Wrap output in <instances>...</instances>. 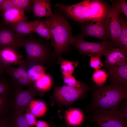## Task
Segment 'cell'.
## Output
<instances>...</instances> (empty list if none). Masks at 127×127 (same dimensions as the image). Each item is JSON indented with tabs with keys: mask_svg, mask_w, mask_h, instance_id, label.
Returning <instances> with one entry per match:
<instances>
[{
	"mask_svg": "<svg viewBox=\"0 0 127 127\" xmlns=\"http://www.w3.org/2000/svg\"><path fill=\"white\" fill-rule=\"evenodd\" d=\"M51 1L50 0H32L33 17L54 18L55 16L51 8Z\"/></svg>",
	"mask_w": 127,
	"mask_h": 127,
	"instance_id": "15",
	"label": "cell"
},
{
	"mask_svg": "<svg viewBox=\"0 0 127 127\" xmlns=\"http://www.w3.org/2000/svg\"><path fill=\"white\" fill-rule=\"evenodd\" d=\"M17 67L11 66L5 67L6 75L11 78L12 86L14 88L23 89L24 87L28 88L33 87L30 81L26 70L27 67L23 63Z\"/></svg>",
	"mask_w": 127,
	"mask_h": 127,
	"instance_id": "11",
	"label": "cell"
},
{
	"mask_svg": "<svg viewBox=\"0 0 127 127\" xmlns=\"http://www.w3.org/2000/svg\"><path fill=\"white\" fill-rule=\"evenodd\" d=\"M88 112V120L99 127H127L123 116L117 111L97 108Z\"/></svg>",
	"mask_w": 127,
	"mask_h": 127,
	"instance_id": "4",
	"label": "cell"
},
{
	"mask_svg": "<svg viewBox=\"0 0 127 127\" xmlns=\"http://www.w3.org/2000/svg\"><path fill=\"white\" fill-rule=\"evenodd\" d=\"M12 97L9 95H0V124L12 113Z\"/></svg>",
	"mask_w": 127,
	"mask_h": 127,
	"instance_id": "20",
	"label": "cell"
},
{
	"mask_svg": "<svg viewBox=\"0 0 127 127\" xmlns=\"http://www.w3.org/2000/svg\"><path fill=\"white\" fill-rule=\"evenodd\" d=\"M89 4L92 21L101 16L107 9L109 5L105 2L98 0H89Z\"/></svg>",
	"mask_w": 127,
	"mask_h": 127,
	"instance_id": "19",
	"label": "cell"
},
{
	"mask_svg": "<svg viewBox=\"0 0 127 127\" xmlns=\"http://www.w3.org/2000/svg\"><path fill=\"white\" fill-rule=\"evenodd\" d=\"M19 50L7 47L0 49V60L5 67L12 65H20L23 62Z\"/></svg>",
	"mask_w": 127,
	"mask_h": 127,
	"instance_id": "14",
	"label": "cell"
},
{
	"mask_svg": "<svg viewBox=\"0 0 127 127\" xmlns=\"http://www.w3.org/2000/svg\"><path fill=\"white\" fill-rule=\"evenodd\" d=\"M90 87L85 83L79 87H75L64 85L56 87L55 96L60 102L65 104L72 103L76 100L85 98Z\"/></svg>",
	"mask_w": 127,
	"mask_h": 127,
	"instance_id": "8",
	"label": "cell"
},
{
	"mask_svg": "<svg viewBox=\"0 0 127 127\" xmlns=\"http://www.w3.org/2000/svg\"><path fill=\"white\" fill-rule=\"evenodd\" d=\"M120 10L121 13H123L127 18V3L125 0H117Z\"/></svg>",
	"mask_w": 127,
	"mask_h": 127,
	"instance_id": "37",
	"label": "cell"
},
{
	"mask_svg": "<svg viewBox=\"0 0 127 127\" xmlns=\"http://www.w3.org/2000/svg\"><path fill=\"white\" fill-rule=\"evenodd\" d=\"M39 94L33 87L26 89L14 88L11 94L12 113L21 109L28 110L31 101Z\"/></svg>",
	"mask_w": 127,
	"mask_h": 127,
	"instance_id": "9",
	"label": "cell"
},
{
	"mask_svg": "<svg viewBox=\"0 0 127 127\" xmlns=\"http://www.w3.org/2000/svg\"><path fill=\"white\" fill-rule=\"evenodd\" d=\"M117 111L120 113L123 116L127 123V101L124 102L119 107Z\"/></svg>",
	"mask_w": 127,
	"mask_h": 127,
	"instance_id": "36",
	"label": "cell"
},
{
	"mask_svg": "<svg viewBox=\"0 0 127 127\" xmlns=\"http://www.w3.org/2000/svg\"><path fill=\"white\" fill-rule=\"evenodd\" d=\"M105 65H121L127 63V54L117 48H115L105 55Z\"/></svg>",
	"mask_w": 127,
	"mask_h": 127,
	"instance_id": "16",
	"label": "cell"
},
{
	"mask_svg": "<svg viewBox=\"0 0 127 127\" xmlns=\"http://www.w3.org/2000/svg\"><path fill=\"white\" fill-rule=\"evenodd\" d=\"M121 31L118 48L127 54V22L123 15L119 16Z\"/></svg>",
	"mask_w": 127,
	"mask_h": 127,
	"instance_id": "25",
	"label": "cell"
},
{
	"mask_svg": "<svg viewBox=\"0 0 127 127\" xmlns=\"http://www.w3.org/2000/svg\"><path fill=\"white\" fill-rule=\"evenodd\" d=\"M54 18H47L50 26V39L55 55L58 59L63 54L71 51L69 46L73 37L71 27L62 12L55 9Z\"/></svg>",
	"mask_w": 127,
	"mask_h": 127,
	"instance_id": "2",
	"label": "cell"
},
{
	"mask_svg": "<svg viewBox=\"0 0 127 127\" xmlns=\"http://www.w3.org/2000/svg\"><path fill=\"white\" fill-rule=\"evenodd\" d=\"M89 0H84L69 5L57 3L55 5L56 9L75 22L80 24L87 23L92 20Z\"/></svg>",
	"mask_w": 127,
	"mask_h": 127,
	"instance_id": "7",
	"label": "cell"
},
{
	"mask_svg": "<svg viewBox=\"0 0 127 127\" xmlns=\"http://www.w3.org/2000/svg\"><path fill=\"white\" fill-rule=\"evenodd\" d=\"M89 56L90 57V66L92 68L96 70L100 69L104 66V64L101 60V56L100 55L94 56L91 55Z\"/></svg>",
	"mask_w": 127,
	"mask_h": 127,
	"instance_id": "33",
	"label": "cell"
},
{
	"mask_svg": "<svg viewBox=\"0 0 127 127\" xmlns=\"http://www.w3.org/2000/svg\"><path fill=\"white\" fill-rule=\"evenodd\" d=\"M2 16L3 23L9 24L19 21L27 20L24 12L16 7L12 8L5 12Z\"/></svg>",
	"mask_w": 127,
	"mask_h": 127,
	"instance_id": "18",
	"label": "cell"
},
{
	"mask_svg": "<svg viewBox=\"0 0 127 127\" xmlns=\"http://www.w3.org/2000/svg\"><path fill=\"white\" fill-rule=\"evenodd\" d=\"M4 0H0V9Z\"/></svg>",
	"mask_w": 127,
	"mask_h": 127,
	"instance_id": "41",
	"label": "cell"
},
{
	"mask_svg": "<svg viewBox=\"0 0 127 127\" xmlns=\"http://www.w3.org/2000/svg\"><path fill=\"white\" fill-rule=\"evenodd\" d=\"M109 14V5L105 12L99 18L85 25L81 24V31L77 36L83 39L90 36L101 41L111 40L108 26Z\"/></svg>",
	"mask_w": 127,
	"mask_h": 127,
	"instance_id": "5",
	"label": "cell"
},
{
	"mask_svg": "<svg viewBox=\"0 0 127 127\" xmlns=\"http://www.w3.org/2000/svg\"><path fill=\"white\" fill-rule=\"evenodd\" d=\"M109 5L108 26L110 40L114 46L118 48L121 31L119 14L121 13L117 0H111Z\"/></svg>",
	"mask_w": 127,
	"mask_h": 127,
	"instance_id": "10",
	"label": "cell"
},
{
	"mask_svg": "<svg viewBox=\"0 0 127 127\" xmlns=\"http://www.w3.org/2000/svg\"><path fill=\"white\" fill-rule=\"evenodd\" d=\"M25 112L24 117L28 123L31 127L35 126L37 121L36 117L28 110Z\"/></svg>",
	"mask_w": 127,
	"mask_h": 127,
	"instance_id": "34",
	"label": "cell"
},
{
	"mask_svg": "<svg viewBox=\"0 0 127 127\" xmlns=\"http://www.w3.org/2000/svg\"><path fill=\"white\" fill-rule=\"evenodd\" d=\"M24 38L16 34L8 24H0V49L10 47L19 50L23 47Z\"/></svg>",
	"mask_w": 127,
	"mask_h": 127,
	"instance_id": "12",
	"label": "cell"
},
{
	"mask_svg": "<svg viewBox=\"0 0 127 127\" xmlns=\"http://www.w3.org/2000/svg\"><path fill=\"white\" fill-rule=\"evenodd\" d=\"M69 44L77 50L79 54L90 55H100L101 57L106 54L115 48L111 41H102L97 42H90L83 39L73 36Z\"/></svg>",
	"mask_w": 127,
	"mask_h": 127,
	"instance_id": "6",
	"label": "cell"
},
{
	"mask_svg": "<svg viewBox=\"0 0 127 127\" xmlns=\"http://www.w3.org/2000/svg\"><path fill=\"white\" fill-rule=\"evenodd\" d=\"M34 32L40 36L44 40L48 41L50 39V26L49 23L46 19L33 21Z\"/></svg>",
	"mask_w": 127,
	"mask_h": 127,
	"instance_id": "22",
	"label": "cell"
},
{
	"mask_svg": "<svg viewBox=\"0 0 127 127\" xmlns=\"http://www.w3.org/2000/svg\"><path fill=\"white\" fill-rule=\"evenodd\" d=\"M15 7L11 0H4L0 9L1 15L2 16L5 12Z\"/></svg>",
	"mask_w": 127,
	"mask_h": 127,
	"instance_id": "35",
	"label": "cell"
},
{
	"mask_svg": "<svg viewBox=\"0 0 127 127\" xmlns=\"http://www.w3.org/2000/svg\"><path fill=\"white\" fill-rule=\"evenodd\" d=\"M63 78L65 85L68 86L79 87L82 86L85 83L78 81L72 75L63 76Z\"/></svg>",
	"mask_w": 127,
	"mask_h": 127,
	"instance_id": "32",
	"label": "cell"
},
{
	"mask_svg": "<svg viewBox=\"0 0 127 127\" xmlns=\"http://www.w3.org/2000/svg\"><path fill=\"white\" fill-rule=\"evenodd\" d=\"M13 88L11 79L7 76L0 77V95H11Z\"/></svg>",
	"mask_w": 127,
	"mask_h": 127,
	"instance_id": "30",
	"label": "cell"
},
{
	"mask_svg": "<svg viewBox=\"0 0 127 127\" xmlns=\"http://www.w3.org/2000/svg\"><path fill=\"white\" fill-rule=\"evenodd\" d=\"M51 43L33 35L24 38L23 44L26 56L23 60L27 67L36 65L52 66L56 58Z\"/></svg>",
	"mask_w": 127,
	"mask_h": 127,
	"instance_id": "3",
	"label": "cell"
},
{
	"mask_svg": "<svg viewBox=\"0 0 127 127\" xmlns=\"http://www.w3.org/2000/svg\"><path fill=\"white\" fill-rule=\"evenodd\" d=\"M35 126L36 127H50L46 122L41 120L37 121Z\"/></svg>",
	"mask_w": 127,
	"mask_h": 127,
	"instance_id": "38",
	"label": "cell"
},
{
	"mask_svg": "<svg viewBox=\"0 0 127 127\" xmlns=\"http://www.w3.org/2000/svg\"><path fill=\"white\" fill-rule=\"evenodd\" d=\"M52 77L45 73L34 82L33 86L39 94H40L49 90L52 87Z\"/></svg>",
	"mask_w": 127,
	"mask_h": 127,
	"instance_id": "24",
	"label": "cell"
},
{
	"mask_svg": "<svg viewBox=\"0 0 127 127\" xmlns=\"http://www.w3.org/2000/svg\"><path fill=\"white\" fill-rule=\"evenodd\" d=\"M33 24V21L26 20L8 24L16 34L22 36L31 35L34 32Z\"/></svg>",
	"mask_w": 127,
	"mask_h": 127,
	"instance_id": "17",
	"label": "cell"
},
{
	"mask_svg": "<svg viewBox=\"0 0 127 127\" xmlns=\"http://www.w3.org/2000/svg\"><path fill=\"white\" fill-rule=\"evenodd\" d=\"M6 76L5 67L0 60V77Z\"/></svg>",
	"mask_w": 127,
	"mask_h": 127,
	"instance_id": "39",
	"label": "cell"
},
{
	"mask_svg": "<svg viewBox=\"0 0 127 127\" xmlns=\"http://www.w3.org/2000/svg\"><path fill=\"white\" fill-rule=\"evenodd\" d=\"M58 60V63L60 64V70L63 76L72 75L79 64L78 61H70L61 57Z\"/></svg>",
	"mask_w": 127,
	"mask_h": 127,
	"instance_id": "27",
	"label": "cell"
},
{
	"mask_svg": "<svg viewBox=\"0 0 127 127\" xmlns=\"http://www.w3.org/2000/svg\"><path fill=\"white\" fill-rule=\"evenodd\" d=\"M110 81L127 85V63L121 65H104Z\"/></svg>",
	"mask_w": 127,
	"mask_h": 127,
	"instance_id": "13",
	"label": "cell"
},
{
	"mask_svg": "<svg viewBox=\"0 0 127 127\" xmlns=\"http://www.w3.org/2000/svg\"><path fill=\"white\" fill-rule=\"evenodd\" d=\"M16 7L23 11L24 12L32 11V0H11Z\"/></svg>",
	"mask_w": 127,
	"mask_h": 127,
	"instance_id": "31",
	"label": "cell"
},
{
	"mask_svg": "<svg viewBox=\"0 0 127 127\" xmlns=\"http://www.w3.org/2000/svg\"><path fill=\"white\" fill-rule=\"evenodd\" d=\"M31 67L27 72L29 79L33 85L35 81L45 74L46 68L41 65H35Z\"/></svg>",
	"mask_w": 127,
	"mask_h": 127,
	"instance_id": "28",
	"label": "cell"
},
{
	"mask_svg": "<svg viewBox=\"0 0 127 127\" xmlns=\"http://www.w3.org/2000/svg\"><path fill=\"white\" fill-rule=\"evenodd\" d=\"M91 101L87 107L88 112L100 108L117 111L119 105L127 98V86L110 81L107 84L90 87Z\"/></svg>",
	"mask_w": 127,
	"mask_h": 127,
	"instance_id": "1",
	"label": "cell"
},
{
	"mask_svg": "<svg viewBox=\"0 0 127 127\" xmlns=\"http://www.w3.org/2000/svg\"><path fill=\"white\" fill-rule=\"evenodd\" d=\"M108 78L106 71L104 70L100 69L95 70L91 77V80L95 85L99 86L104 85Z\"/></svg>",
	"mask_w": 127,
	"mask_h": 127,
	"instance_id": "29",
	"label": "cell"
},
{
	"mask_svg": "<svg viewBox=\"0 0 127 127\" xmlns=\"http://www.w3.org/2000/svg\"><path fill=\"white\" fill-rule=\"evenodd\" d=\"M0 127H10L8 118L4 122L0 124Z\"/></svg>",
	"mask_w": 127,
	"mask_h": 127,
	"instance_id": "40",
	"label": "cell"
},
{
	"mask_svg": "<svg viewBox=\"0 0 127 127\" xmlns=\"http://www.w3.org/2000/svg\"><path fill=\"white\" fill-rule=\"evenodd\" d=\"M28 110L36 117H39L45 114L47 107L45 103L42 101L33 100L29 105Z\"/></svg>",
	"mask_w": 127,
	"mask_h": 127,
	"instance_id": "26",
	"label": "cell"
},
{
	"mask_svg": "<svg viewBox=\"0 0 127 127\" xmlns=\"http://www.w3.org/2000/svg\"><path fill=\"white\" fill-rule=\"evenodd\" d=\"M25 111L24 109H21L10 114L8 118L10 127H31L24 117Z\"/></svg>",
	"mask_w": 127,
	"mask_h": 127,
	"instance_id": "21",
	"label": "cell"
},
{
	"mask_svg": "<svg viewBox=\"0 0 127 127\" xmlns=\"http://www.w3.org/2000/svg\"><path fill=\"white\" fill-rule=\"evenodd\" d=\"M65 118L68 124L73 126L80 125L83 122L84 115L83 112L77 108H73L67 111Z\"/></svg>",
	"mask_w": 127,
	"mask_h": 127,
	"instance_id": "23",
	"label": "cell"
}]
</instances>
